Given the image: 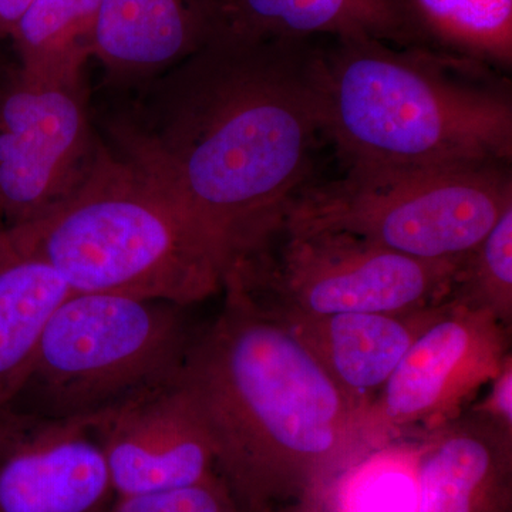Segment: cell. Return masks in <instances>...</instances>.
I'll return each mask as SVG.
<instances>
[{"label": "cell", "instance_id": "cell-1", "mask_svg": "<svg viewBox=\"0 0 512 512\" xmlns=\"http://www.w3.org/2000/svg\"><path fill=\"white\" fill-rule=\"evenodd\" d=\"M319 40L215 33L144 82L110 121L116 153L197 220L220 255L222 276L318 178L325 141L315 87Z\"/></svg>", "mask_w": 512, "mask_h": 512}, {"label": "cell", "instance_id": "cell-2", "mask_svg": "<svg viewBox=\"0 0 512 512\" xmlns=\"http://www.w3.org/2000/svg\"><path fill=\"white\" fill-rule=\"evenodd\" d=\"M222 295L220 313L200 325L181 367L218 476L241 512L328 503L379 450L369 412L284 322Z\"/></svg>", "mask_w": 512, "mask_h": 512}, {"label": "cell", "instance_id": "cell-3", "mask_svg": "<svg viewBox=\"0 0 512 512\" xmlns=\"http://www.w3.org/2000/svg\"><path fill=\"white\" fill-rule=\"evenodd\" d=\"M315 87L340 163L511 164V82L488 64L429 46L320 39Z\"/></svg>", "mask_w": 512, "mask_h": 512}, {"label": "cell", "instance_id": "cell-4", "mask_svg": "<svg viewBox=\"0 0 512 512\" xmlns=\"http://www.w3.org/2000/svg\"><path fill=\"white\" fill-rule=\"evenodd\" d=\"M55 269L73 293L197 305L221 293L220 255L168 192L100 144L83 184L42 220L6 231Z\"/></svg>", "mask_w": 512, "mask_h": 512}, {"label": "cell", "instance_id": "cell-5", "mask_svg": "<svg viewBox=\"0 0 512 512\" xmlns=\"http://www.w3.org/2000/svg\"><path fill=\"white\" fill-rule=\"evenodd\" d=\"M198 328L188 306L72 293L47 320L28 376L6 409L96 419L177 375Z\"/></svg>", "mask_w": 512, "mask_h": 512}, {"label": "cell", "instance_id": "cell-6", "mask_svg": "<svg viewBox=\"0 0 512 512\" xmlns=\"http://www.w3.org/2000/svg\"><path fill=\"white\" fill-rule=\"evenodd\" d=\"M289 205L285 220L340 229L421 261L473 251L512 205L511 164L342 163Z\"/></svg>", "mask_w": 512, "mask_h": 512}, {"label": "cell", "instance_id": "cell-7", "mask_svg": "<svg viewBox=\"0 0 512 512\" xmlns=\"http://www.w3.org/2000/svg\"><path fill=\"white\" fill-rule=\"evenodd\" d=\"M464 256L421 261L352 232L306 227L284 218L261 244L229 266L221 293L284 322L413 311L451 298Z\"/></svg>", "mask_w": 512, "mask_h": 512}, {"label": "cell", "instance_id": "cell-8", "mask_svg": "<svg viewBox=\"0 0 512 512\" xmlns=\"http://www.w3.org/2000/svg\"><path fill=\"white\" fill-rule=\"evenodd\" d=\"M83 80L6 70L0 80V225L42 220L92 171L100 147Z\"/></svg>", "mask_w": 512, "mask_h": 512}, {"label": "cell", "instance_id": "cell-9", "mask_svg": "<svg viewBox=\"0 0 512 512\" xmlns=\"http://www.w3.org/2000/svg\"><path fill=\"white\" fill-rule=\"evenodd\" d=\"M511 329L488 309L451 296L370 407L377 448L424 437L466 412L511 359Z\"/></svg>", "mask_w": 512, "mask_h": 512}, {"label": "cell", "instance_id": "cell-10", "mask_svg": "<svg viewBox=\"0 0 512 512\" xmlns=\"http://www.w3.org/2000/svg\"><path fill=\"white\" fill-rule=\"evenodd\" d=\"M90 423L116 497L174 490L218 477L214 443L181 370Z\"/></svg>", "mask_w": 512, "mask_h": 512}, {"label": "cell", "instance_id": "cell-11", "mask_svg": "<svg viewBox=\"0 0 512 512\" xmlns=\"http://www.w3.org/2000/svg\"><path fill=\"white\" fill-rule=\"evenodd\" d=\"M114 500L90 420L0 412V512H107Z\"/></svg>", "mask_w": 512, "mask_h": 512}, {"label": "cell", "instance_id": "cell-12", "mask_svg": "<svg viewBox=\"0 0 512 512\" xmlns=\"http://www.w3.org/2000/svg\"><path fill=\"white\" fill-rule=\"evenodd\" d=\"M421 439L413 512H512V431L466 410Z\"/></svg>", "mask_w": 512, "mask_h": 512}, {"label": "cell", "instance_id": "cell-13", "mask_svg": "<svg viewBox=\"0 0 512 512\" xmlns=\"http://www.w3.org/2000/svg\"><path fill=\"white\" fill-rule=\"evenodd\" d=\"M220 29V0H100L93 57L116 82L173 69Z\"/></svg>", "mask_w": 512, "mask_h": 512}, {"label": "cell", "instance_id": "cell-14", "mask_svg": "<svg viewBox=\"0 0 512 512\" xmlns=\"http://www.w3.org/2000/svg\"><path fill=\"white\" fill-rule=\"evenodd\" d=\"M448 301L413 311L340 313L281 322L308 346L340 389L370 414L407 350L446 311Z\"/></svg>", "mask_w": 512, "mask_h": 512}, {"label": "cell", "instance_id": "cell-15", "mask_svg": "<svg viewBox=\"0 0 512 512\" xmlns=\"http://www.w3.org/2000/svg\"><path fill=\"white\" fill-rule=\"evenodd\" d=\"M218 32L252 39H376L426 46L404 0H220Z\"/></svg>", "mask_w": 512, "mask_h": 512}, {"label": "cell", "instance_id": "cell-16", "mask_svg": "<svg viewBox=\"0 0 512 512\" xmlns=\"http://www.w3.org/2000/svg\"><path fill=\"white\" fill-rule=\"evenodd\" d=\"M72 293L55 269L18 251L6 235L0 252V412L25 382L47 320Z\"/></svg>", "mask_w": 512, "mask_h": 512}, {"label": "cell", "instance_id": "cell-17", "mask_svg": "<svg viewBox=\"0 0 512 512\" xmlns=\"http://www.w3.org/2000/svg\"><path fill=\"white\" fill-rule=\"evenodd\" d=\"M100 0H32L10 40L19 69L52 79H83L93 57Z\"/></svg>", "mask_w": 512, "mask_h": 512}, {"label": "cell", "instance_id": "cell-18", "mask_svg": "<svg viewBox=\"0 0 512 512\" xmlns=\"http://www.w3.org/2000/svg\"><path fill=\"white\" fill-rule=\"evenodd\" d=\"M424 45L477 60L500 72L512 66V0H404Z\"/></svg>", "mask_w": 512, "mask_h": 512}, {"label": "cell", "instance_id": "cell-19", "mask_svg": "<svg viewBox=\"0 0 512 512\" xmlns=\"http://www.w3.org/2000/svg\"><path fill=\"white\" fill-rule=\"evenodd\" d=\"M512 328V205L461 262L453 295Z\"/></svg>", "mask_w": 512, "mask_h": 512}, {"label": "cell", "instance_id": "cell-20", "mask_svg": "<svg viewBox=\"0 0 512 512\" xmlns=\"http://www.w3.org/2000/svg\"><path fill=\"white\" fill-rule=\"evenodd\" d=\"M107 512H241L220 476L174 490L116 497Z\"/></svg>", "mask_w": 512, "mask_h": 512}, {"label": "cell", "instance_id": "cell-21", "mask_svg": "<svg viewBox=\"0 0 512 512\" xmlns=\"http://www.w3.org/2000/svg\"><path fill=\"white\" fill-rule=\"evenodd\" d=\"M467 410L512 431V357Z\"/></svg>", "mask_w": 512, "mask_h": 512}, {"label": "cell", "instance_id": "cell-22", "mask_svg": "<svg viewBox=\"0 0 512 512\" xmlns=\"http://www.w3.org/2000/svg\"><path fill=\"white\" fill-rule=\"evenodd\" d=\"M32 0H0V43L12 37Z\"/></svg>", "mask_w": 512, "mask_h": 512}, {"label": "cell", "instance_id": "cell-23", "mask_svg": "<svg viewBox=\"0 0 512 512\" xmlns=\"http://www.w3.org/2000/svg\"><path fill=\"white\" fill-rule=\"evenodd\" d=\"M278 512H328V503H302L291 505Z\"/></svg>", "mask_w": 512, "mask_h": 512}, {"label": "cell", "instance_id": "cell-24", "mask_svg": "<svg viewBox=\"0 0 512 512\" xmlns=\"http://www.w3.org/2000/svg\"><path fill=\"white\" fill-rule=\"evenodd\" d=\"M6 245V231L3 229L2 225H0V252L5 248Z\"/></svg>", "mask_w": 512, "mask_h": 512}, {"label": "cell", "instance_id": "cell-25", "mask_svg": "<svg viewBox=\"0 0 512 512\" xmlns=\"http://www.w3.org/2000/svg\"><path fill=\"white\" fill-rule=\"evenodd\" d=\"M6 70H0V80H2L3 74H5Z\"/></svg>", "mask_w": 512, "mask_h": 512}]
</instances>
